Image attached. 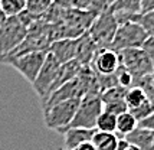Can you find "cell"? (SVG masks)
Masks as SVG:
<instances>
[{
    "label": "cell",
    "instance_id": "4316f807",
    "mask_svg": "<svg viewBox=\"0 0 154 150\" xmlns=\"http://www.w3.org/2000/svg\"><path fill=\"white\" fill-rule=\"evenodd\" d=\"M115 75H117V81H118V85L120 87H122V88H131L133 85H134V77L128 72L125 68H122L120 65V68L117 69V72H115Z\"/></svg>",
    "mask_w": 154,
    "mask_h": 150
},
{
    "label": "cell",
    "instance_id": "7a4b0ae2",
    "mask_svg": "<svg viewBox=\"0 0 154 150\" xmlns=\"http://www.w3.org/2000/svg\"><path fill=\"white\" fill-rule=\"evenodd\" d=\"M117 29H118V20L115 14L108 9L95 17L91 27L88 29V35L100 49H109L117 33Z\"/></svg>",
    "mask_w": 154,
    "mask_h": 150
},
{
    "label": "cell",
    "instance_id": "83f0119b",
    "mask_svg": "<svg viewBox=\"0 0 154 150\" xmlns=\"http://www.w3.org/2000/svg\"><path fill=\"white\" fill-rule=\"evenodd\" d=\"M102 111L118 117L120 114H122V113H127L128 110H127V105H125V101H117V102L104 104V105H102Z\"/></svg>",
    "mask_w": 154,
    "mask_h": 150
},
{
    "label": "cell",
    "instance_id": "2e32d148",
    "mask_svg": "<svg viewBox=\"0 0 154 150\" xmlns=\"http://www.w3.org/2000/svg\"><path fill=\"white\" fill-rule=\"evenodd\" d=\"M124 139L128 142L130 146L135 147L137 150H151L154 140V131L143 129V127H137L134 131H131Z\"/></svg>",
    "mask_w": 154,
    "mask_h": 150
},
{
    "label": "cell",
    "instance_id": "9a60e30c",
    "mask_svg": "<svg viewBox=\"0 0 154 150\" xmlns=\"http://www.w3.org/2000/svg\"><path fill=\"white\" fill-rule=\"evenodd\" d=\"M109 10L115 14L118 25L124 22H130L131 16L141 13L140 0H115Z\"/></svg>",
    "mask_w": 154,
    "mask_h": 150
},
{
    "label": "cell",
    "instance_id": "7402d4cb",
    "mask_svg": "<svg viewBox=\"0 0 154 150\" xmlns=\"http://www.w3.org/2000/svg\"><path fill=\"white\" fill-rule=\"evenodd\" d=\"M130 22L138 23L147 32L148 36H153L154 38V10L147 12V13H140V14H135V16H131Z\"/></svg>",
    "mask_w": 154,
    "mask_h": 150
},
{
    "label": "cell",
    "instance_id": "74e56055",
    "mask_svg": "<svg viewBox=\"0 0 154 150\" xmlns=\"http://www.w3.org/2000/svg\"><path fill=\"white\" fill-rule=\"evenodd\" d=\"M127 150H137V149H135V147H133V146H130V147H128Z\"/></svg>",
    "mask_w": 154,
    "mask_h": 150
},
{
    "label": "cell",
    "instance_id": "e0dca14e",
    "mask_svg": "<svg viewBox=\"0 0 154 150\" xmlns=\"http://www.w3.org/2000/svg\"><path fill=\"white\" fill-rule=\"evenodd\" d=\"M118 139L115 133H102V131H97L94 139H92V144L95 146L97 150H117V144H118Z\"/></svg>",
    "mask_w": 154,
    "mask_h": 150
},
{
    "label": "cell",
    "instance_id": "484cf974",
    "mask_svg": "<svg viewBox=\"0 0 154 150\" xmlns=\"http://www.w3.org/2000/svg\"><path fill=\"white\" fill-rule=\"evenodd\" d=\"M153 111H154V104L151 101H146L144 104H141L140 107L131 110V111H128V113L137 120V123H140V121H143L144 118H147Z\"/></svg>",
    "mask_w": 154,
    "mask_h": 150
},
{
    "label": "cell",
    "instance_id": "3957f363",
    "mask_svg": "<svg viewBox=\"0 0 154 150\" xmlns=\"http://www.w3.org/2000/svg\"><path fill=\"white\" fill-rule=\"evenodd\" d=\"M148 38L147 32L135 22H124L118 25L111 48L115 52L122 49H138Z\"/></svg>",
    "mask_w": 154,
    "mask_h": 150
},
{
    "label": "cell",
    "instance_id": "9c48e42d",
    "mask_svg": "<svg viewBox=\"0 0 154 150\" xmlns=\"http://www.w3.org/2000/svg\"><path fill=\"white\" fill-rule=\"evenodd\" d=\"M84 89L81 82L78 81V78H75L72 81L63 84L62 87H59L58 89H55L51 95L48 97L45 101H42V108L46 110L49 107H52L58 102L68 101V100H82L84 98Z\"/></svg>",
    "mask_w": 154,
    "mask_h": 150
},
{
    "label": "cell",
    "instance_id": "603a6c76",
    "mask_svg": "<svg viewBox=\"0 0 154 150\" xmlns=\"http://www.w3.org/2000/svg\"><path fill=\"white\" fill-rule=\"evenodd\" d=\"M125 94H127V88L122 87H112V88L107 89L104 92H101V102L104 104H109V102H117V101H125Z\"/></svg>",
    "mask_w": 154,
    "mask_h": 150
},
{
    "label": "cell",
    "instance_id": "d6986e66",
    "mask_svg": "<svg viewBox=\"0 0 154 150\" xmlns=\"http://www.w3.org/2000/svg\"><path fill=\"white\" fill-rule=\"evenodd\" d=\"M27 0H0V9L6 17H16L26 10Z\"/></svg>",
    "mask_w": 154,
    "mask_h": 150
},
{
    "label": "cell",
    "instance_id": "44dd1931",
    "mask_svg": "<svg viewBox=\"0 0 154 150\" xmlns=\"http://www.w3.org/2000/svg\"><path fill=\"white\" fill-rule=\"evenodd\" d=\"M95 129L97 131H102V133H115L117 131V117L102 111L97 120Z\"/></svg>",
    "mask_w": 154,
    "mask_h": 150
},
{
    "label": "cell",
    "instance_id": "52a82bcc",
    "mask_svg": "<svg viewBox=\"0 0 154 150\" xmlns=\"http://www.w3.org/2000/svg\"><path fill=\"white\" fill-rule=\"evenodd\" d=\"M48 51H39V52H32V54L22 55L19 58H14L6 62V65L13 67L19 74H22L30 84H33L38 74L43 67L46 61Z\"/></svg>",
    "mask_w": 154,
    "mask_h": 150
},
{
    "label": "cell",
    "instance_id": "277c9868",
    "mask_svg": "<svg viewBox=\"0 0 154 150\" xmlns=\"http://www.w3.org/2000/svg\"><path fill=\"white\" fill-rule=\"evenodd\" d=\"M27 27L19 20V17H6L0 27V62L14 48H17L26 38Z\"/></svg>",
    "mask_w": 154,
    "mask_h": 150
},
{
    "label": "cell",
    "instance_id": "d590c367",
    "mask_svg": "<svg viewBox=\"0 0 154 150\" xmlns=\"http://www.w3.org/2000/svg\"><path fill=\"white\" fill-rule=\"evenodd\" d=\"M74 150H97V149H95V146L92 144V142H91V143L81 144V146H78V147H75Z\"/></svg>",
    "mask_w": 154,
    "mask_h": 150
},
{
    "label": "cell",
    "instance_id": "ffe728a7",
    "mask_svg": "<svg viewBox=\"0 0 154 150\" xmlns=\"http://www.w3.org/2000/svg\"><path fill=\"white\" fill-rule=\"evenodd\" d=\"M146 101H148V98L146 97V94L143 92V89H140L138 87H131L127 89V94H125V105L127 110H131L140 107L141 104H144Z\"/></svg>",
    "mask_w": 154,
    "mask_h": 150
},
{
    "label": "cell",
    "instance_id": "f546056e",
    "mask_svg": "<svg viewBox=\"0 0 154 150\" xmlns=\"http://www.w3.org/2000/svg\"><path fill=\"white\" fill-rule=\"evenodd\" d=\"M141 49L146 52V55L150 58V61L153 62V67H154V38L153 36H148L146 39V42L143 43Z\"/></svg>",
    "mask_w": 154,
    "mask_h": 150
},
{
    "label": "cell",
    "instance_id": "5bb4252c",
    "mask_svg": "<svg viewBox=\"0 0 154 150\" xmlns=\"http://www.w3.org/2000/svg\"><path fill=\"white\" fill-rule=\"evenodd\" d=\"M97 51H98V46L91 39L88 32H85L82 36H79L76 39V56H75V59L79 62L82 67H91V62L94 59Z\"/></svg>",
    "mask_w": 154,
    "mask_h": 150
},
{
    "label": "cell",
    "instance_id": "f35d334b",
    "mask_svg": "<svg viewBox=\"0 0 154 150\" xmlns=\"http://www.w3.org/2000/svg\"><path fill=\"white\" fill-rule=\"evenodd\" d=\"M151 78H153V84H154V72L151 74Z\"/></svg>",
    "mask_w": 154,
    "mask_h": 150
},
{
    "label": "cell",
    "instance_id": "4dcf8cb0",
    "mask_svg": "<svg viewBox=\"0 0 154 150\" xmlns=\"http://www.w3.org/2000/svg\"><path fill=\"white\" fill-rule=\"evenodd\" d=\"M94 0H72V7L78 10H89Z\"/></svg>",
    "mask_w": 154,
    "mask_h": 150
},
{
    "label": "cell",
    "instance_id": "ba28073f",
    "mask_svg": "<svg viewBox=\"0 0 154 150\" xmlns=\"http://www.w3.org/2000/svg\"><path fill=\"white\" fill-rule=\"evenodd\" d=\"M59 67H60L59 62L48 52L46 61H45L43 67L40 69V72L38 74V77H36L35 82L32 84V87H33V89L36 91V94L39 95L40 101L45 98V95L48 94L49 88L52 87L55 78H56V74H58V71H59Z\"/></svg>",
    "mask_w": 154,
    "mask_h": 150
},
{
    "label": "cell",
    "instance_id": "30bf717a",
    "mask_svg": "<svg viewBox=\"0 0 154 150\" xmlns=\"http://www.w3.org/2000/svg\"><path fill=\"white\" fill-rule=\"evenodd\" d=\"M91 68L98 75H111L115 74L120 68V56L118 52L112 49H100L97 51L94 59L91 62Z\"/></svg>",
    "mask_w": 154,
    "mask_h": 150
},
{
    "label": "cell",
    "instance_id": "d6a6232c",
    "mask_svg": "<svg viewBox=\"0 0 154 150\" xmlns=\"http://www.w3.org/2000/svg\"><path fill=\"white\" fill-rule=\"evenodd\" d=\"M141 5V13H147L154 10V0H140Z\"/></svg>",
    "mask_w": 154,
    "mask_h": 150
},
{
    "label": "cell",
    "instance_id": "ac0fdd59",
    "mask_svg": "<svg viewBox=\"0 0 154 150\" xmlns=\"http://www.w3.org/2000/svg\"><path fill=\"white\" fill-rule=\"evenodd\" d=\"M137 127H138L137 120L127 111V113H122V114L117 117V131H115V134L118 137H125L131 131H134Z\"/></svg>",
    "mask_w": 154,
    "mask_h": 150
},
{
    "label": "cell",
    "instance_id": "6da1fadb",
    "mask_svg": "<svg viewBox=\"0 0 154 150\" xmlns=\"http://www.w3.org/2000/svg\"><path fill=\"white\" fill-rule=\"evenodd\" d=\"M79 102L81 100H68L43 110L45 126L49 130H55L62 134L68 129V126L72 123L76 110L79 107Z\"/></svg>",
    "mask_w": 154,
    "mask_h": 150
},
{
    "label": "cell",
    "instance_id": "e575fe53",
    "mask_svg": "<svg viewBox=\"0 0 154 150\" xmlns=\"http://www.w3.org/2000/svg\"><path fill=\"white\" fill-rule=\"evenodd\" d=\"M130 147V144L128 142L124 139V137H120L118 139V144H117V150H127Z\"/></svg>",
    "mask_w": 154,
    "mask_h": 150
},
{
    "label": "cell",
    "instance_id": "8992f818",
    "mask_svg": "<svg viewBox=\"0 0 154 150\" xmlns=\"http://www.w3.org/2000/svg\"><path fill=\"white\" fill-rule=\"evenodd\" d=\"M118 56H120V65L134 77V81L154 72L153 62L150 61V58L141 48L122 49L118 52Z\"/></svg>",
    "mask_w": 154,
    "mask_h": 150
},
{
    "label": "cell",
    "instance_id": "1f68e13d",
    "mask_svg": "<svg viewBox=\"0 0 154 150\" xmlns=\"http://www.w3.org/2000/svg\"><path fill=\"white\" fill-rule=\"evenodd\" d=\"M138 127H143V129H147V130L154 131V111L147 117V118H144L143 121L138 123Z\"/></svg>",
    "mask_w": 154,
    "mask_h": 150
},
{
    "label": "cell",
    "instance_id": "60d3db41",
    "mask_svg": "<svg viewBox=\"0 0 154 150\" xmlns=\"http://www.w3.org/2000/svg\"><path fill=\"white\" fill-rule=\"evenodd\" d=\"M58 150H65V149H63V147H60V149H58Z\"/></svg>",
    "mask_w": 154,
    "mask_h": 150
},
{
    "label": "cell",
    "instance_id": "ab89813d",
    "mask_svg": "<svg viewBox=\"0 0 154 150\" xmlns=\"http://www.w3.org/2000/svg\"><path fill=\"white\" fill-rule=\"evenodd\" d=\"M151 150H154V140H153V146H151Z\"/></svg>",
    "mask_w": 154,
    "mask_h": 150
},
{
    "label": "cell",
    "instance_id": "7c38bea8",
    "mask_svg": "<svg viewBox=\"0 0 154 150\" xmlns=\"http://www.w3.org/2000/svg\"><path fill=\"white\" fill-rule=\"evenodd\" d=\"M81 68H82V65H81L76 59H74V61H69V62H66V64H62V65L59 67V71H58V74H56V78H55L52 87L49 88L48 94L45 95V98H43L42 101H45L48 97L54 92L55 89H58L59 87H62L63 84H66V82L75 80V78L78 77V74H79Z\"/></svg>",
    "mask_w": 154,
    "mask_h": 150
},
{
    "label": "cell",
    "instance_id": "5b68a950",
    "mask_svg": "<svg viewBox=\"0 0 154 150\" xmlns=\"http://www.w3.org/2000/svg\"><path fill=\"white\" fill-rule=\"evenodd\" d=\"M101 113H102V102H101L100 95H85L81 100L76 114L72 123L68 126V129H75V127L95 129L97 120L101 116Z\"/></svg>",
    "mask_w": 154,
    "mask_h": 150
},
{
    "label": "cell",
    "instance_id": "836d02e7",
    "mask_svg": "<svg viewBox=\"0 0 154 150\" xmlns=\"http://www.w3.org/2000/svg\"><path fill=\"white\" fill-rule=\"evenodd\" d=\"M52 5L68 10V9H72V0H52Z\"/></svg>",
    "mask_w": 154,
    "mask_h": 150
},
{
    "label": "cell",
    "instance_id": "cb8c5ba5",
    "mask_svg": "<svg viewBox=\"0 0 154 150\" xmlns=\"http://www.w3.org/2000/svg\"><path fill=\"white\" fill-rule=\"evenodd\" d=\"M133 87H138L140 89H143V92L146 94L148 101H151L154 104V84L151 75H146V77H141L138 80H135Z\"/></svg>",
    "mask_w": 154,
    "mask_h": 150
},
{
    "label": "cell",
    "instance_id": "8d00e7d4",
    "mask_svg": "<svg viewBox=\"0 0 154 150\" xmlns=\"http://www.w3.org/2000/svg\"><path fill=\"white\" fill-rule=\"evenodd\" d=\"M5 20H6V16H5V13L2 12V9H0V27H2V25L5 23Z\"/></svg>",
    "mask_w": 154,
    "mask_h": 150
},
{
    "label": "cell",
    "instance_id": "d4e9b609",
    "mask_svg": "<svg viewBox=\"0 0 154 150\" xmlns=\"http://www.w3.org/2000/svg\"><path fill=\"white\" fill-rule=\"evenodd\" d=\"M52 5V0H27L26 10L36 17H40Z\"/></svg>",
    "mask_w": 154,
    "mask_h": 150
},
{
    "label": "cell",
    "instance_id": "f1b7e54d",
    "mask_svg": "<svg viewBox=\"0 0 154 150\" xmlns=\"http://www.w3.org/2000/svg\"><path fill=\"white\" fill-rule=\"evenodd\" d=\"M115 0H94V2H92V6H91V9H89V12H92L94 14L98 16L100 13L108 10L109 7L112 6Z\"/></svg>",
    "mask_w": 154,
    "mask_h": 150
},
{
    "label": "cell",
    "instance_id": "4fadbf2b",
    "mask_svg": "<svg viewBox=\"0 0 154 150\" xmlns=\"http://www.w3.org/2000/svg\"><path fill=\"white\" fill-rule=\"evenodd\" d=\"M97 130L95 129H68L62 133L63 136V142H65V150H74L75 147H78L81 144L91 143L94 139Z\"/></svg>",
    "mask_w": 154,
    "mask_h": 150
},
{
    "label": "cell",
    "instance_id": "8fae6325",
    "mask_svg": "<svg viewBox=\"0 0 154 150\" xmlns=\"http://www.w3.org/2000/svg\"><path fill=\"white\" fill-rule=\"evenodd\" d=\"M48 52L54 56L56 61L62 64H66L69 61H74L76 56V39H62V41L54 42Z\"/></svg>",
    "mask_w": 154,
    "mask_h": 150
}]
</instances>
